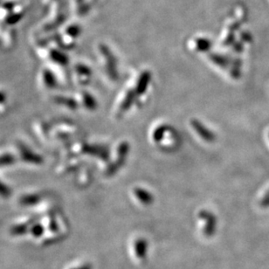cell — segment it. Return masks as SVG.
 <instances>
[{
  "instance_id": "cell-1",
  "label": "cell",
  "mask_w": 269,
  "mask_h": 269,
  "mask_svg": "<svg viewBox=\"0 0 269 269\" xmlns=\"http://www.w3.org/2000/svg\"><path fill=\"white\" fill-rule=\"evenodd\" d=\"M44 78H45V80H44V81H45V83H46L47 87L52 88L53 85H54V83H55V82H54V78H53L52 75H51L50 73H48V71H46V73L45 74V76H44Z\"/></svg>"
},
{
  "instance_id": "cell-2",
  "label": "cell",
  "mask_w": 269,
  "mask_h": 269,
  "mask_svg": "<svg viewBox=\"0 0 269 269\" xmlns=\"http://www.w3.org/2000/svg\"><path fill=\"white\" fill-rule=\"evenodd\" d=\"M13 161L12 157L6 156V157H1L0 158V165H8V164H11V162Z\"/></svg>"
},
{
  "instance_id": "cell-3",
  "label": "cell",
  "mask_w": 269,
  "mask_h": 269,
  "mask_svg": "<svg viewBox=\"0 0 269 269\" xmlns=\"http://www.w3.org/2000/svg\"><path fill=\"white\" fill-rule=\"evenodd\" d=\"M0 194L3 195V196H8L9 195V190H8L7 187L4 186V184H2L1 182H0Z\"/></svg>"
},
{
  "instance_id": "cell-4",
  "label": "cell",
  "mask_w": 269,
  "mask_h": 269,
  "mask_svg": "<svg viewBox=\"0 0 269 269\" xmlns=\"http://www.w3.org/2000/svg\"><path fill=\"white\" fill-rule=\"evenodd\" d=\"M4 93H0V102H1V101H4Z\"/></svg>"
}]
</instances>
